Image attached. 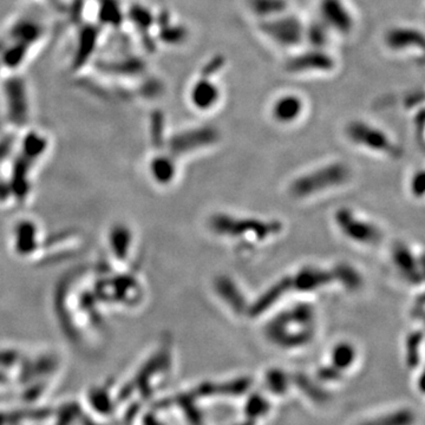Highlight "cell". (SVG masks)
Returning <instances> with one entry per match:
<instances>
[{
    "label": "cell",
    "instance_id": "obj_2",
    "mask_svg": "<svg viewBox=\"0 0 425 425\" xmlns=\"http://www.w3.org/2000/svg\"><path fill=\"white\" fill-rule=\"evenodd\" d=\"M209 230L219 237L247 242H264L283 232L279 220H265L251 216H237L215 212L209 217Z\"/></svg>",
    "mask_w": 425,
    "mask_h": 425
},
{
    "label": "cell",
    "instance_id": "obj_19",
    "mask_svg": "<svg viewBox=\"0 0 425 425\" xmlns=\"http://www.w3.org/2000/svg\"><path fill=\"white\" fill-rule=\"evenodd\" d=\"M334 35L329 28L319 18L314 17L311 21H305L304 45L311 47L329 49V44Z\"/></svg>",
    "mask_w": 425,
    "mask_h": 425
},
{
    "label": "cell",
    "instance_id": "obj_20",
    "mask_svg": "<svg viewBox=\"0 0 425 425\" xmlns=\"http://www.w3.org/2000/svg\"><path fill=\"white\" fill-rule=\"evenodd\" d=\"M338 283L348 290H357L363 285V276L348 264H338Z\"/></svg>",
    "mask_w": 425,
    "mask_h": 425
},
{
    "label": "cell",
    "instance_id": "obj_18",
    "mask_svg": "<svg viewBox=\"0 0 425 425\" xmlns=\"http://www.w3.org/2000/svg\"><path fill=\"white\" fill-rule=\"evenodd\" d=\"M414 414L407 407H395L391 410L371 414L358 425H414Z\"/></svg>",
    "mask_w": 425,
    "mask_h": 425
},
{
    "label": "cell",
    "instance_id": "obj_13",
    "mask_svg": "<svg viewBox=\"0 0 425 425\" xmlns=\"http://www.w3.org/2000/svg\"><path fill=\"white\" fill-rule=\"evenodd\" d=\"M306 102L297 92H283L273 99L269 106V116L280 125H292L304 116Z\"/></svg>",
    "mask_w": 425,
    "mask_h": 425
},
{
    "label": "cell",
    "instance_id": "obj_4",
    "mask_svg": "<svg viewBox=\"0 0 425 425\" xmlns=\"http://www.w3.org/2000/svg\"><path fill=\"white\" fill-rule=\"evenodd\" d=\"M344 135L351 144L390 159H400L403 148L392 136L377 124L363 118H352L344 127Z\"/></svg>",
    "mask_w": 425,
    "mask_h": 425
},
{
    "label": "cell",
    "instance_id": "obj_8",
    "mask_svg": "<svg viewBox=\"0 0 425 425\" xmlns=\"http://www.w3.org/2000/svg\"><path fill=\"white\" fill-rule=\"evenodd\" d=\"M315 17L338 37H348L357 26L354 12L346 0H318Z\"/></svg>",
    "mask_w": 425,
    "mask_h": 425
},
{
    "label": "cell",
    "instance_id": "obj_1",
    "mask_svg": "<svg viewBox=\"0 0 425 425\" xmlns=\"http://www.w3.org/2000/svg\"><path fill=\"white\" fill-rule=\"evenodd\" d=\"M314 333V307L307 302L283 310L265 326V336L269 343L283 350L306 346L311 343Z\"/></svg>",
    "mask_w": 425,
    "mask_h": 425
},
{
    "label": "cell",
    "instance_id": "obj_9",
    "mask_svg": "<svg viewBox=\"0 0 425 425\" xmlns=\"http://www.w3.org/2000/svg\"><path fill=\"white\" fill-rule=\"evenodd\" d=\"M220 140L221 131L219 128L210 123L200 124L175 135L170 141V147L175 154L183 155L210 148L212 145L217 144Z\"/></svg>",
    "mask_w": 425,
    "mask_h": 425
},
{
    "label": "cell",
    "instance_id": "obj_5",
    "mask_svg": "<svg viewBox=\"0 0 425 425\" xmlns=\"http://www.w3.org/2000/svg\"><path fill=\"white\" fill-rule=\"evenodd\" d=\"M305 21L299 14L286 13L256 21L259 33L279 49L293 50L304 45Z\"/></svg>",
    "mask_w": 425,
    "mask_h": 425
},
{
    "label": "cell",
    "instance_id": "obj_10",
    "mask_svg": "<svg viewBox=\"0 0 425 425\" xmlns=\"http://www.w3.org/2000/svg\"><path fill=\"white\" fill-rule=\"evenodd\" d=\"M288 292H300V293H313L331 286L333 283H338L336 266L333 268H322L318 266H305L299 271L285 276Z\"/></svg>",
    "mask_w": 425,
    "mask_h": 425
},
{
    "label": "cell",
    "instance_id": "obj_6",
    "mask_svg": "<svg viewBox=\"0 0 425 425\" xmlns=\"http://www.w3.org/2000/svg\"><path fill=\"white\" fill-rule=\"evenodd\" d=\"M304 46L293 50V52L283 60L285 74L295 77L312 74H329L338 67V60L329 49Z\"/></svg>",
    "mask_w": 425,
    "mask_h": 425
},
{
    "label": "cell",
    "instance_id": "obj_17",
    "mask_svg": "<svg viewBox=\"0 0 425 425\" xmlns=\"http://www.w3.org/2000/svg\"><path fill=\"white\" fill-rule=\"evenodd\" d=\"M246 8L256 21L276 17L290 11V0H244Z\"/></svg>",
    "mask_w": 425,
    "mask_h": 425
},
{
    "label": "cell",
    "instance_id": "obj_24",
    "mask_svg": "<svg viewBox=\"0 0 425 425\" xmlns=\"http://www.w3.org/2000/svg\"><path fill=\"white\" fill-rule=\"evenodd\" d=\"M424 171L419 170L411 178V193L414 194V196L421 198L424 195Z\"/></svg>",
    "mask_w": 425,
    "mask_h": 425
},
{
    "label": "cell",
    "instance_id": "obj_23",
    "mask_svg": "<svg viewBox=\"0 0 425 425\" xmlns=\"http://www.w3.org/2000/svg\"><path fill=\"white\" fill-rule=\"evenodd\" d=\"M227 67V56L223 53H214L205 60L198 71V76L215 79Z\"/></svg>",
    "mask_w": 425,
    "mask_h": 425
},
{
    "label": "cell",
    "instance_id": "obj_16",
    "mask_svg": "<svg viewBox=\"0 0 425 425\" xmlns=\"http://www.w3.org/2000/svg\"><path fill=\"white\" fill-rule=\"evenodd\" d=\"M214 290L216 295L237 313V314H247V299L244 292L230 276H220L214 280Z\"/></svg>",
    "mask_w": 425,
    "mask_h": 425
},
{
    "label": "cell",
    "instance_id": "obj_12",
    "mask_svg": "<svg viewBox=\"0 0 425 425\" xmlns=\"http://www.w3.org/2000/svg\"><path fill=\"white\" fill-rule=\"evenodd\" d=\"M356 347L347 341H340L333 346L329 354V364L324 365L318 372L319 378L324 382H336L343 378L344 373L351 370L357 361Z\"/></svg>",
    "mask_w": 425,
    "mask_h": 425
},
{
    "label": "cell",
    "instance_id": "obj_21",
    "mask_svg": "<svg viewBox=\"0 0 425 425\" xmlns=\"http://www.w3.org/2000/svg\"><path fill=\"white\" fill-rule=\"evenodd\" d=\"M163 21V35L162 38L168 44L178 45L182 42H187L189 38V30L186 26L181 24H171L170 18H164Z\"/></svg>",
    "mask_w": 425,
    "mask_h": 425
},
{
    "label": "cell",
    "instance_id": "obj_3",
    "mask_svg": "<svg viewBox=\"0 0 425 425\" xmlns=\"http://www.w3.org/2000/svg\"><path fill=\"white\" fill-rule=\"evenodd\" d=\"M351 178V168L343 161H333L324 166L301 174L290 182V196L294 198H307L320 194L332 188L347 183Z\"/></svg>",
    "mask_w": 425,
    "mask_h": 425
},
{
    "label": "cell",
    "instance_id": "obj_22",
    "mask_svg": "<svg viewBox=\"0 0 425 425\" xmlns=\"http://www.w3.org/2000/svg\"><path fill=\"white\" fill-rule=\"evenodd\" d=\"M423 332L416 331L407 336V345H405V359H407L409 368L417 366L421 361V346H423Z\"/></svg>",
    "mask_w": 425,
    "mask_h": 425
},
{
    "label": "cell",
    "instance_id": "obj_14",
    "mask_svg": "<svg viewBox=\"0 0 425 425\" xmlns=\"http://www.w3.org/2000/svg\"><path fill=\"white\" fill-rule=\"evenodd\" d=\"M188 97L195 110L209 113L219 106L222 99V89L214 78L198 76L191 83Z\"/></svg>",
    "mask_w": 425,
    "mask_h": 425
},
{
    "label": "cell",
    "instance_id": "obj_15",
    "mask_svg": "<svg viewBox=\"0 0 425 425\" xmlns=\"http://www.w3.org/2000/svg\"><path fill=\"white\" fill-rule=\"evenodd\" d=\"M393 265L397 272L411 285H421L424 281L423 261L403 242H397L391 251Z\"/></svg>",
    "mask_w": 425,
    "mask_h": 425
},
{
    "label": "cell",
    "instance_id": "obj_7",
    "mask_svg": "<svg viewBox=\"0 0 425 425\" xmlns=\"http://www.w3.org/2000/svg\"><path fill=\"white\" fill-rule=\"evenodd\" d=\"M334 223L340 233L354 244L375 246L382 241L380 228L375 223L357 215L352 209H338L334 212Z\"/></svg>",
    "mask_w": 425,
    "mask_h": 425
},
{
    "label": "cell",
    "instance_id": "obj_11",
    "mask_svg": "<svg viewBox=\"0 0 425 425\" xmlns=\"http://www.w3.org/2000/svg\"><path fill=\"white\" fill-rule=\"evenodd\" d=\"M382 42L390 52H417L424 50L425 35L414 25H392L382 32Z\"/></svg>",
    "mask_w": 425,
    "mask_h": 425
}]
</instances>
